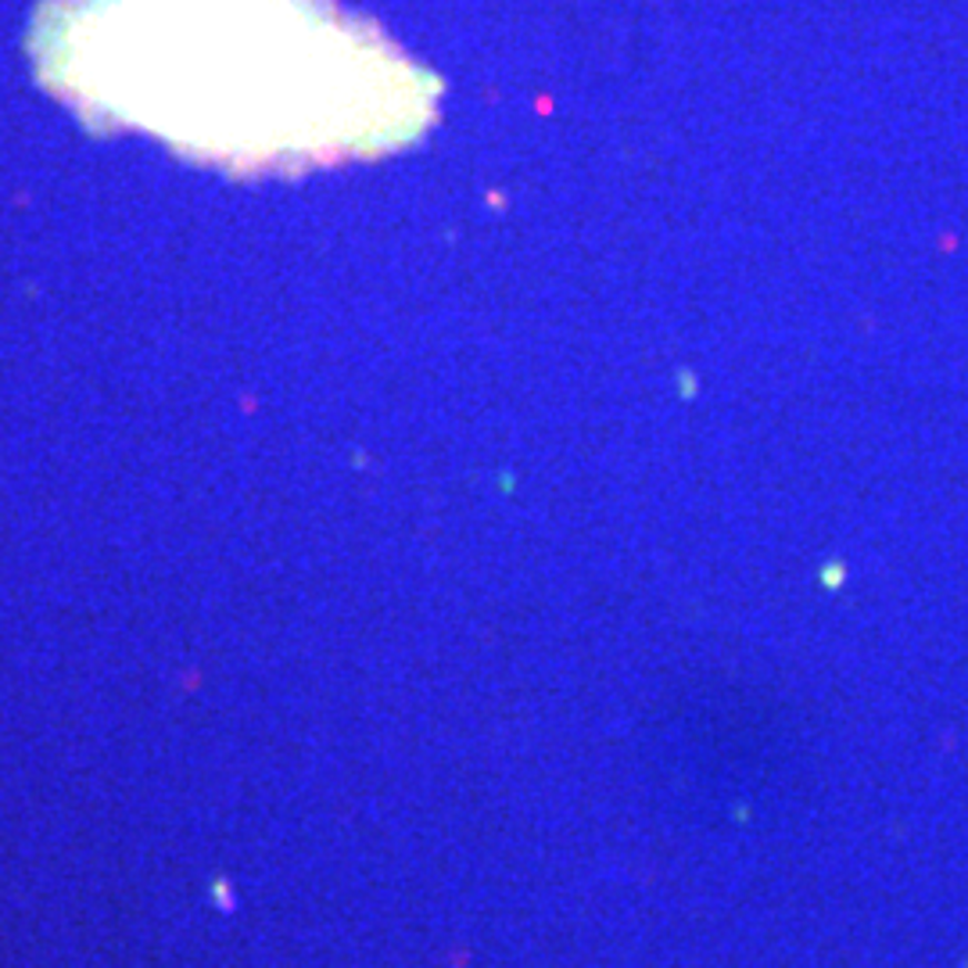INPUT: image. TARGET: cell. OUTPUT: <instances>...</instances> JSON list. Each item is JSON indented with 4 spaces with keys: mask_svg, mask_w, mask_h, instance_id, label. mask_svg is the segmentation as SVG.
<instances>
[{
    "mask_svg": "<svg viewBox=\"0 0 968 968\" xmlns=\"http://www.w3.org/2000/svg\"><path fill=\"white\" fill-rule=\"evenodd\" d=\"M29 47L93 130H144L230 173L402 148L438 93L334 0H47Z\"/></svg>",
    "mask_w": 968,
    "mask_h": 968,
    "instance_id": "cell-1",
    "label": "cell"
}]
</instances>
